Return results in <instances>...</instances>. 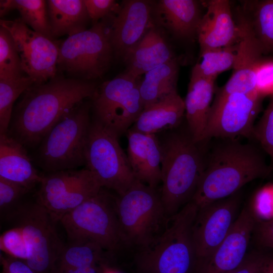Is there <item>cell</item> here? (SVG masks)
<instances>
[{
    "label": "cell",
    "instance_id": "cell-1",
    "mask_svg": "<svg viewBox=\"0 0 273 273\" xmlns=\"http://www.w3.org/2000/svg\"><path fill=\"white\" fill-rule=\"evenodd\" d=\"M93 81L56 75L48 81L33 84L14 106L8 134L26 148L38 146L67 113L94 96Z\"/></svg>",
    "mask_w": 273,
    "mask_h": 273
},
{
    "label": "cell",
    "instance_id": "cell-2",
    "mask_svg": "<svg viewBox=\"0 0 273 273\" xmlns=\"http://www.w3.org/2000/svg\"><path fill=\"white\" fill-rule=\"evenodd\" d=\"M256 144L238 139L205 142L204 171L191 201L199 208L232 195L252 180L270 176L273 169Z\"/></svg>",
    "mask_w": 273,
    "mask_h": 273
},
{
    "label": "cell",
    "instance_id": "cell-3",
    "mask_svg": "<svg viewBox=\"0 0 273 273\" xmlns=\"http://www.w3.org/2000/svg\"><path fill=\"white\" fill-rule=\"evenodd\" d=\"M156 135L161 150V197L170 217L191 201L196 191L204 169L205 145L195 141L185 119Z\"/></svg>",
    "mask_w": 273,
    "mask_h": 273
},
{
    "label": "cell",
    "instance_id": "cell-4",
    "mask_svg": "<svg viewBox=\"0 0 273 273\" xmlns=\"http://www.w3.org/2000/svg\"><path fill=\"white\" fill-rule=\"evenodd\" d=\"M198 211L192 201L169 217L161 234L149 245L136 250L138 273H195L197 259L193 228Z\"/></svg>",
    "mask_w": 273,
    "mask_h": 273
},
{
    "label": "cell",
    "instance_id": "cell-5",
    "mask_svg": "<svg viewBox=\"0 0 273 273\" xmlns=\"http://www.w3.org/2000/svg\"><path fill=\"white\" fill-rule=\"evenodd\" d=\"M115 209L124 246L136 250L156 239L169 218L160 190L138 180L124 194L116 197Z\"/></svg>",
    "mask_w": 273,
    "mask_h": 273
},
{
    "label": "cell",
    "instance_id": "cell-6",
    "mask_svg": "<svg viewBox=\"0 0 273 273\" xmlns=\"http://www.w3.org/2000/svg\"><path fill=\"white\" fill-rule=\"evenodd\" d=\"M91 102L84 101L49 131L35 155L37 166L47 173L85 165L84 148L91 122Z\"/></svg>",
    "mask_w": 273,
    "mask_h": 273
},
{
    "label": "cell",
    "instance_id": "cell-7",
    "mask_svg": "<svg viewBox=\"0 0 273 273\" xmlns=\"http://www.w3.org/2000/svg\"><path fill=\"white\" fill-rule=\"evenodd\" d=\"M112 16L60 43L58 70L90 81L105 73L114 56L111 40Z\"/></svg>",
    "mask_w": 273,
    "mask_h": 273
},
{
    "label": "cell",
    "instance_id": "cell-8",
    "mask_svg": "<svg viewBox=\"0 0 273 273\" xmlns=\"http://www.w3.org/2000/svg\"><path fill=\"white\" fill-rule=\"evenodd\" d=\"M116 197L103 188L60 220L69 241L89 239L113 253L125 246L115 209Z\"/></svg>",
    "mask_w": 273,
    "mask_h": 273
},
{
    "label": "cell",
    "instance_id": "cell-9",
    "mask_svg": "<svg viewBox=\"0 0 273 273\" xmlns=\"http://www.w3.org/2000/svg\"><path fill=\"white\" fill-rule=\"evenodd\" d=\"M119 138L92 117L84 148L85 168L103 188L124 194L136 180Z\"/></svg>",
    "mask_w": 273,
    "mask_h": 273
},
{
    "label": "cell",
    "instance_id": "cell-10",
    "mask_svg": "<svg viewBox=\"0 0 273 273\" xmlns=\"http://www.w3.org/2000/svg\"><path fill=\"white\" fill-rule=\"evenodd\" d=\"M19 228L29 256L25 261L35 273H54L57 259L64 246L56 222L39 203H21L6 219Z\"/></svg>",
    "mask_w": 273,
    "mask_h": 273
},
{
    "label": "cell",
    "instance_id": "cell-11",
    "mask_svg": "<svg viewBox=\"0 0 273 273\" xmlns=\"http://www.w3.org/2000/svg\"><path fill=\"white\" fill-rule=\"evenodd\" d=\"M139 82L124 72L98 86L90 99L92 117L119 138L126 134L144 109Z\"/></svg>",
    "mask_w": 273,
    "mask_h": 273
},
{
    "label": "cell",
    "instance_id": "cell-12",
    "mask_svg": "<svg viewBox=\"0 0 273 273\" xmlns=\"http://www.w3.org/2000/svg\"><path fill=\"white\" fill-rule=\"evenodd\" d=\"M39 185L36 202L57 223L103 188L95 175L86 168L47 173Z\"/></svg>",
    "mask_w": 273,
    "mask_h": 273
},
{
    "label": "cell",
    "instance_id": "cell-13",
    "mask_svg": "<svg viewBox=\"0 0 273 273\" xmlns=\"http://www.w3.org/2000/svg\"><path fill=\"white\" fill-rule=\"evenodd\" d=\"M264 98L257 92H236L214 98L202 142L241 137L254 141V122Z\"/></svg>",
    "mask_w": 273,
    "mask_h": 273
},
{
    "label": "cell",
    "instance_id": "cell-14",
    "mask_svg": "<svg viewBox=\"0 0 273 273\" xmlns=\"http://www.w3.org/2000/svg\"><path fill=\"white\" fill-rule=\"evenodd\" d=\"M0 24L13 37L23 70L35 84L46 82L56 76L58 42L30 29L20 18L1 19Z\"/></svg>",
    "mask_w": 273,
    "mask_h": 273
},
{
    "label": "cell",
    "instance_id": "cell-15",
    "mask_svg": "<svg viewBox=\"0 0 273 273\" xmlns=\"http://www.w3.org/2000/svg\"><path fill=\"white\" fill-rule=\"evenodd\" d=\"M241 199L240 190L227 198L198 208L193 228L196 272L229 234L238 216Z\"/></svg>",
    "mask_w": 273,
    "mask_h": 273
},
{
    "label": "cell",
    "instance_id": "cell-16",
    "mask_svg": "<svg viewBox=\"0 0 273 273\" xmlns=\"http://www.w3.org/2000/svg\"><path fill=\"white\" fill-rule=\"evenodd\" d=\"M237 19L239 36L236 44V58L233 71L226 83L215 90L214 98L236 92H257L255 71L263 59L265 52L243 12L239 13Z\"/></svg>",
    "mask_w": 273,
    "mask_h": 273
},
{
    "label": "cell",
    "instance_id": "cell-17",
    "mask_svg": "<svg viewBox=\"0 0 273 273\" xmlns=\"http://www.w3.org/2000/svg\"><path fill=\"white\" fill-rule=\"evenodd\" d=\"M153 3L123 1L111 20V40L115 57L123 60L153 26Z\"/></svg>",
    "mask_w": 273,
    "mask_h": 273
},
{
    "label": "cell",
    "instance_id": "cell-18",
    "mask_svg": "<svg viewBox=\"0 0 273 273\" xmlns=\"http://www.w3.org/2000/svg\"><path fill=\"white\" fill-rule=\"evenodd\" d=\"M256 219L251 207L245 206L228 236L196 273H229L237 267L248 253Z\"/></svg>",
    "mask_w": 273,
    "mask_h": 273
},
{
    "label": "cell",
    "instance_id": "cell-19",
    "mask_svg": "<svg viewBox=\"0 0 273 273\" xmlns=\"http://www.w3.org/2000/svg\"><path fill=\"white\" fill-rule=\"evenodd\" d=\"M206 8L197 33L200 52L236 44L239 30L233 19L230 1L210 0Z\"/></svg>",
    "mask_w": 273,
    "mask_h": 273
},
{
    "label": "cell",
    "instance_id": "cell-20",
    "mask_svg": "<svg viewBox=\"0 0 273 273\" xmlns=\"http://www.w3.org/2000/svg\"><path fill=\"white\" fill-rule=\"evenodd\" d=\"M127 157L135 179L153 188L161 183V150L156 134L129 128L126 133Z\"/></svg>",
    "mask_w": 273,
    "mask_h": 273
},
{
    "label": "cell",
    "instance_id": "cell-21",
    "mask_svg": "<svg viewBox=\"0 0 273 273\" xmlns=\"http://www.w3.org/2000/svg\"><path fill=\"white\" fill-rule=\"evenodd\" d=\"M0 177L30 191L43 177L33 166L26 148L8 133L0 134Z\"/></svg>",
    "mask_w": 273,
    "mask_h": 273
},
{
    "label": "cell",
    "instance_id": "cell-22",
    "mask_svg": "<svg viewBox=\"0 0 273 273\" xmlns=\"http://www.w3.org/2000/svg\"><path fill=\"white\" fill-rule=\"evenodd\" d=\"M185 119L184 100L176 92L145 106L130 128L157 134L179 126Z\"/></svg>",
    "mask_w": 273,
    "mask_h": 273
},
{
    "label": "cell",
    "instance_id": "cell-23",
    "mask_svg": "<svg viewBox=\"0 0 273 273\" xmlns=\"http://www.w3.org/2000/svg\"><path fill=\"white\" fill-rule=\"evenodd\" d=\"M163 35L152 26L124 58L126 73L139 78L150 70L174 59Z\"/></svg>",
    "mask_w": 273,
    "mask_h": 273
},
{
    "label": "cell",
    "instance_id": "cell-24",
    "mask_svg": "<svg viewBox=\"0 0 273 273\" xmlns=\"http://www.w3.org/2000/svg\"><path fill=\"white\" fill-rule=\"evenodd\" d=\"M158 21L174 36L189 39L197 35L202 15L198 1L161 0L154 6Z\"/></svg>",
    "mask_w": 273,
    "mask_h": 273
},
{
    "label": "cell",
    "instance_id": "cell-25",
    "mask_svg": "<svg viewBox=\"0 0 273 273\" xmlns=\"http://www.w3.org/2000/svg\"><path fill=\"white\" fill-rule=\"evenodd\" d=\"M215 79L191 73L184 100L185 121L195 141L201 143L207 122L215 90Z\"/></svg>",
    "mask_w": 273,
    "mask_h": 273
},
{
    "label": "cell",
    "instance_id": "cell-26",
    "mask_svg": "<svg viewBox=\"0 0 273 273\" xmlns=\"http://www.w3.org/2000/svg\"><path fill=\"white\" fill-rule=\"evenodd\" d=\"M53 38L83 31L90 20L84 0L47 1Z\"/></svg>",
    "mask_w": 273,
    "mask_h": 273
},
{
    "label": "cell",
    "instance_id": "cell-27",
    "mask_svg": "<svg viewBox=\"0 0 273 273\" xmlns=\"http://www.w3.org/2000/svg\"><path fill=\"white\" fill-rule=\"evenodd\" d=\"M178 73V63L174 58L144 74L139 82L144 107L177 92Z\"/></svg>",
    "mask_w": 273,
    "mask_h": 273
},
{
    "label": "cell",
    "instance_id": "cell-28",
    "mask_svg": "<svg viewBox=\"0 0 273 273\" xmlns=\"http://www.w3.org/2000/svg\"><path fill=\"white\" fill-rule=\"evenodd\" d=\"M104 249L89 239L69 241L57 259L54 273L65 270L97 266L104 258Z\"/></svg>",
    "mask_w": 273,
    "mask_h": 273
},
{
    "label": "cell",
    "instance_id": "cell-29",
    "mask_svg": "<svg viewBox=\"0 0 273 273\" xmlns=\"http://www.w3.org/2000/svg\"><path fill=\"white\" fill-rule=\"evenodd\" d=\"M17 10L21 20L32 29L44 36L53 38L49 23L47 1L4 0L0 1V15L3 17L9 11Z\"/></svg>",
    "mask_w": 273,
    "mask_h": 273
},
{
    "label": "cell",
    "instance_id": "cell-30",
    "mask_svg": "<svg viewBox=\"0 0 273 273\" xmlns=\"http://www.w3.org/2000/svg\"><path fill=\"white\" fill-rule=\"evenodd\" d=\"M249 13L244 14L265 53L273 52V0L249 2Z\"/></svg>",
    "mask_w": 273,
    "mask_h": 273
},
{
    "label": "cell",
    "instance_id": "cell-31",
    "mask_svg": "<svg viewBox=\"0 0 273 273\" xmlns=\"http://www.w3.org/2000/svg\"><path fill=\"white\" fill-rule=\"evenodd\" d=\"M236 44L200 52V61L194 66L192 73L216 79L220 73L233 68L236 58Z\"/></svg>",
    "mask_w": 273,
    "mask_h": 273
},
{
    "label": "cell",
    "instance_id": "cell-32",
    "mask_svg": "<svg viewBox=\"0 0 273 273\" xmlns=\"http://www.w3.org/2000/svg\"><path fill=\"white\" fill-rule=\"evenodd\" d=\"M33 84L34 81L27 75L0 80V134L8 132L15 101Z\"/></svg>",
    "mask_w": 273,
    "mask_h": 273
},
{
    "label": "cell",
    "instance_id": "cell-33",
    "mask_svg": "<svg viewBox=\"0 0 273 273\" xmlns=\"http://www.w3.org/2000/svg\"><path fill=\"white\" fill-rule=\"evenodd\" d=\"M20 58L10 33L0 27V80L24 76Z\"/></svg>",
    "mask_w": 273,
    "mask_h": 273
},
{
    "label": "cell",
    "instance_id": "cell-34",
    "mask_svg": "<svg viewBox=\"0 0 273 273\" xmlns=\"http://www.w3.org/2000/svg\"><path fill=\"white\" fill-rule=\"evenodd\" d=\"M254 141L269 157L270 166L273 169V94L259 120L255 124Z\"/></svg>",
    "mask_w": 273,
    "mask_h": 273
},
{
    "label": "cell",
    "instance_id": "cell-35",
    "mask_svg": "<svg viewBox=\"0 0 273 273\" xmlns=\"http://www.w3.org/2000/svg\"><path fill=\"white\" fill-rule=\"evenodd\" d=\"M31 191L13 181L0 177V212L6 219L21 204L22 198Z\"/></svg>",
    "mask_w": 273,
    "mask_h": 273
},
{
    "label": "cell",
    "instance_id": "cell-36",
    "mask_svg": "<svg viewBox=\"0 0 273 273\" xmlns=\"http://www.w3.org/2000/svg\"><path fill=\"white\" fill-rule=\"evenodd\" d=\"M0 248L8 256L25 261L28 258L25 240L20 229L17 226H13L1 236Z\"/></svg>",
    "mask_w": 273,
    "mask_h": 273
},
{
    "label": "cell",
    "instance_id": "cell-37",
    "mask_svg": "<svg viewBox=\"0 0 273 273\" xmlns=\"http://www.w3.org/2000/svg\"><path fill=\"white\" fill-rule=\"evenodd\" d=\"M255 87L262 97L273 94V59H263L255 71Z\"/></svg>",
    "mask_w": 273,
    "mask_h": 273
},
{
    "label": "cell",
    "instance_id": "cell-38",
    "mask_svg": "<svg viewBox=\"0 0 273 273\" xmlns=\"http://www.w3.org/2000/svg\"><path fill=\"white\" fill-rule=\"evenodd\" d=\"M84 2L93 25L115 14L120 7L114 0H84Z\"/></svg>",
    "mask_w": 273,
    "mask_h": 273
},
{
    "label": "cell",
    "instance_id": "cell-39",
    "mask_svg": "<svg viewBox=\"0 0 273 273\" xmlns=\"http://www.w3.org/2000/svg\"><path fill=\"white\" fill-rule=\"evenodd\" d=\"M252 236L259 246L273 249V218L268 220L257 218Z\"/></svg>",
    "mask_w": 273,
    "mask_h": 273
},
{
    "label": "cell",
    "instance_id": "cell-40",
    "mask_svg": "<svg viewBox=\"0 0 273 273\" xmlns=\"http://www.w3.org/2000/svg\"><path fill=\"white\" fill-rule=\"evenodd\" d=\"M263 255L261 251L248 252L242 262L229 273H259Z\"/></svg>",
    "mask_w": 273,
    "mask_h": 273
},
{
    "label": "cell",
    "instance_id": "cell-41",
    "mask_svg": "<svg viewBox=\"0 0 273 273\" xmlns=\"http://www.w3.org/2000/svg\"><path fill=\"white\" fill-rule=\"evenodd\" d=\"M2 273H35L24 260L1 254Z\"/></svg>",
    "mask_w": 273,
    "mask_h": 273
},
{
    "label": "cell",
    "instance_id": "cell-42",
    "mask_svg": "<svg viewBox=\"0 0 273 273\" xmlns=\"http://www.w3.org/2000/svg\"><path fill=\"white\" fill-rule=\"evenodd\" d=\"M259 273H273V254L264 253Z\"/></svg>",
    "mask_w": 273,
    "mask_h": 273
},
{
    "label": "cell",
    "instance_id": "cell-43",
    "mask_svg": "<svg viewBox=\"0 0 273 273\" xmlns=\"http://www.w3.org/2000/svg\"><path fill=\"white\" fill-rule=\"evenodd\" d=\"M104 268H99L98 266L78 267L65 270L59 273H99L103 271Z\"/></svg>",
    "mask_w": 273,
    "mask_h": 273
}]
</instances>
